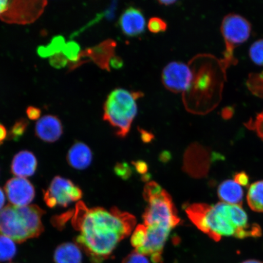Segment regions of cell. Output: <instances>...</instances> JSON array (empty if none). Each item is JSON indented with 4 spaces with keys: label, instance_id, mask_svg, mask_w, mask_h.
Wrapping results in <instances>:
<instances>
[{
    "label": "cell",
    "instance_id": "836d02e7",
    "mask_svg": "<svg viewBox=\"0 0 263 263\" xmlns=\"http://www.w3.org/2000/svg\"><path fill=\"white\" fill-rule=\"evenodd\" d=\"M10 1L0 0V16L7 10Z\"/></svg>",
    "mask_w": 263,
    "mask_h": 263
},
{
    "label": "cell",
    "instance_id": "7c38bea8",
    "mask_svg": "<svg viewBox=\"0 0 263 263\" xmlns=\"http://www.w3.org/2000/svg\"><path fill=\"white\" fill-rule=\"evenodd\" d=\"M5 190L11 204L22 206L28 205L34 199L35 192L34 186L28 179L14 177L8 181Z\"/></svg>",
    "mask_w": 263,
    "mask_h": 263
},
{
    "label": "cell",
    "instance_id": "7a4b0ae2",
    "mask_svg": "<svg viewBox=\"0 0 263 263\" xmlns=\"http://www.w3.org/2000/svg\"><path fill=\"white\" fill-rule=\"evenodd\" d=\"M185 211L194 224L216 241L222 236L244 239L251 226L246 213L239 205L194 203L187 206Z\"/></svg>",
    "mask_w": 263,
    "mask_h": 263
},
{
    "label": "cell",
    "instance_id": "30bf717a",
    "mask_svg": "<svg viewBox=\"0 0 263 263\" xmlns=\"http://www.w3.org/2000/svg\"><path fill=\"white\" fill-rule=\"evenodd\" d=\"M145 226L146 232L143 245L136 252L150 256L153 262L159 263L162 259L164 246L172 230L162 226Z\"/></svg>",
    "mask_w": 263,
    "mask_h": 263
},
{
    "label": "cell",
    "instance_id": "2e32d148",
    "mask_svg": "<svg viewBox=\"0 0 263 263\" xmlns=\"http://www.w3.org/2000/svg\"><path fill=\"white\" fill-rule=\"evenodd\" d=\"M37 167V160L34 154L28 151H22L13 158L11 171L18 177H30L34 175Z\"/></svg>",
    "mask_w": 263,
    "mask_h": 263
},
{
    "label": "cell",
    "instance_id": "8992f818",
    "mask_svg": "<svg viewBox=\"0 0 263 263\" xmlns=\"http://www.w3.org/2000/svg\"><path fill=\"white\" fill-rule=\"evenodd\" d=\"M82 197L81 189L71 180L60 176L55 177L48 189L44 191L46 204L50 208L57 205L67 207Z\"/></svg>",
    "mask_w": 263,
    "mask_h": 263
},
{
    "label": "cell",
    "instance_id": "3957f363",
    "mask_svg": "<svg viewBox=\"0 0 263 263\" xmlns=\"http://www.w3.org/2000/svg\"><path fill=\"white\" fill-rule=\"evenodd\" d=\"M45 212L36 205H8L0 210V235L21 244L37 238L44 231L42 222Z\"/></svg>",
    "mask_w": 263,
    "mask_h": 263
},
{
    "label": "cell",
    "instance_id": "e0dca14e",
    "mask_svg": "<svg viewBox=\"0 0 263 263\" xmlns=\"http://www.w3.org/2000/svg\"><path fill=\"white\" fill-rule=\"evenodd\" d=\"M92 157L89 147L84 143L77 142L69 149L67 159L69 165L73 168L83 170L90 166Z\"/></svg>",
    "mask_w": 263,
    "mask_h": 263
},
{
    "label": "cell",
    "instance_id": "d6a6232c",
    "mask_svg": "<svg viewBox=\"0 0 263 263\" xmlns=\"http://www.w3.org/2000/svg\"><path fill=\"white\" fill-rule=\"evenodd\" d=\"M8 137V133L7 130H6L4 125L0 124V146L2 145L3 141H4Z\"/></svg>",
    "mask_w": 263,
    "mask_h": 263
},
{
    "label": "cell",
    "instance_id": "f1b7e54d",
    "mask_svg": "<svg viewBox=\"0 0 263 263\" xmlns=\"http://www.w3.org/2000/svg\"><path fill=\"white\" fill-rule=\"evenodd\" d=\"M122 263H149L145 256L134 252L124 259Z\"/></svg>",
    "mask_w": 263,
    "mask_h": 263
},
{
    "label": "cell",
    "instance_id": "277c9868",
    "mask_svg": "<svg viewBox=\"0 0 263 263\" xmlns=\"http://www.w3.org/2000/svg\"><path fill=\"white\" fill-rule=\"evenodd\" d=\"M143 96L142 92L115 88L108 95L104 104V120L116 130L118 137H126L137 114V101Z\"/></svg>",
    "mask_w": 263,
    "mask_h": 263
},
{
    "label": "cell",
    "instance_id": "4fadbf2b",
    "mask_svg": "<svg viewBox=\"0 0 263 263\" xmlns=\"http://www.w3.org/2000/svg\"><path fill=\"white\" fill-rule=\"evenodd\" d=\"M118 25L127 37H137L145 31L146 18L141 9L129 6L121 14Z\"/></svg>",
    "mask_w": 263,
    "mask_h": 263
},
{
    "label": "cell",
    "instance_id": "9c48e42d",
    "mask_svg": "<svg viewBox=\"0 0 263 263\" xmlns=\"http://www.w3.org/2000/svg\"><path fill=\"white\" fill-rule=\"evenodd\" d=\"M193 71L188 65L181 62H172L164 68L162 80L164 87L173 93H185L193 80Z\"/></svg>",
    "mask_w": 263,
    "mask_h": 263
},
{
    "label": "cell",
    "instance_id": "ac0fdd59",
    "mask_svg": "<svg viewBox=\"0 0 263 263\" xmlns=\"http://www.w3.org/2000/svg\"><path fill=\"white\" fill-rule=\"evenodd\" d=\"M218 193L220 199L231 205L241 204L244 196L241 186L232 180L223 181L220 184Z\"/></svg>",
    "mask_w": 263,
    "mask_h": 263
},
{
    "label": "cell",
    "instance_id": "7402d4cb",
    "mask_svg": "<svg viewBox=\"0 0 263 263\" xmlns=\"http://www.w3.org/2000/svg\"><path fill=\"white\" fill-rule=\"evenodd\" d=\"M16 252L15 242L7 236L0 235V262L11 260Z\"/></svg>",
    "mask_w": 263,
    "mask_h": 263
},
{
    "label": "cell",
    "instance_id": "4316f807",
    "mask_svg": "<svg viewBox=\"0 0 263 263\" xmlns=\"http://www.w3.org/2000/svg\"><path fill=\"white\" fill-rule=\"evenodd\" d=\"M167 25L164 20L159 17L151 18L147 24V28L154 34L166 31Z\"/></svg>",
    "mask_w": 263,
    "mask_h": 263
},
{
    "label": "cell",
    "instance_id": "44dd1931",
    "mask_svg": "<svg viewBox=\"0 0 263 263\" xmlns=\"http://www.w3.org/2000/svg\"><path fill=\"white\" fill-rule=\"evenodd\" d=\"M66 42L62 35L55 36L47 46H40L37 48V54L43 58H51L52 55L61 53Z\"/></svg>",
    "mask_w": 263,
    "mask_h": 263
},
{
    "label": "cell",
    "instance_id": "ffe728a7",
    "mask_svg": "<svg viewBox=\"0 0 263 263\" xmlns=\"http://www.w3.org/2000/svg\"><path fill=\"white\" fill-rule=\"evenodd\" d=\"M247 200L252 210L263 212V180L258 181L250 186Z\"/></svg>",
    "mask_w": 263,
    "mask_h": 263
},
{
    "label": "cell",
    "instance_id": "4dcf8cb0",
    "mask_svg": "<svg viewBox=\"0 0 263 263\" xmlns=\"http://www.w3.org/2000/svg\"><path fill=\"white\" fill-rule=\"evenodd\" d=\"M41 114L42 111L40 108L36 107L29 106L26 109V115L31 120H38L39 118H40Z\"/></svg>",
    "mask_w": 263,
    "mask_h": 263
},
{
    "label": "cell",
    "instance_id": "603a6c76",
    "mask_svg": "<svg viewBox=\"0 0 263 263\" xmlns=\"http://www.w3.org/2000/svg\"><path fill=\"white\" fill-rule=\"evenodd\" d=\"M81 52L80 46L77 42L70 41L66 43L62 53L70 61V68L71 70H73L74 66L80 62Z\"/></svg>",
    "mask_w": 263,
    "mask_h": 263
},
{
    "label": "cell",
    "instance_id": "d4e9b609",
    "mask_svg": "<svg viewBox=\"0 0 263 263\" xmlns=\"http://www.w3.org/2000/svg\"><path fill=\"white\" fill-rule=\"evenodd\" d=\"M249 55L255 64L263 65V39L255 41L251 45Z\"/></svg>",
    "mask_w": 263,
    "mask_h": 263
},
{
    "label": "cell",
    "instance_id": "5bb4252c",
    "mask_svg": "<svg viewBox=\"0 0 263 263\" xmlns=\"http://www.w3.org/2000/svg\"><path fill=\"white\" fill-rule=\"evenodd\" d=\"M115 47H116V43L112 40H107L93 48L82 51L80 61L76 65L75 68L78 67L79 63L82 59L88 58L101 68L110 71V62L115 57Z\"/></svg>",
    "mask_w": 263,
    "mask_h": 263
},
{
    "label": "cell",
    "instance_id": "1f68e13d",
    "mask_svg": "<svg viewBox=\"0 0 263 263\" xmlns=\"http://www.w3.org/2000/svg\"><path fill=\"white\" fill-rule=\"evenodd\" d=\"M234 180L240 186L248 185L249 179L248 174L245 172L236 173L234 176Z\"/></svg>",
    "mask_w": 263,
    "mask_h": 263
},
{
    "label": "cell",
    "instance_id": "e575fe53",
    "mask_svg": "<svg viewBox=\"0 0 263 263\" xmlns=\"http://www.w3.org/2000/svg\"><path fill=\"white\" fill-rule=\"evenodd\" d=\"M5 203V196L3 190L0 188V210H2Z\"/></svg>",
    "mask_w": 263,
    "mask_h": 263
},
{
    "label": "cell",
    "instance_id": "8fae6325",
    "mask_svg": "<svg viewBox=\"0 0 263 263\" xmlns=\"http://www.w3.org/2000/svg\"><path fill=\"white\" fill-rule=\"evenodd\" d=\"M210 157L209 151L197 143H194L186 151L184 157V170L191 176L201 178L209 172Z\"/></svg>",
    "mask_w": 263,
    "mask_h": 263
},
{
    "label": "cell",
    "instance_id": "d6986e66",
    "mask_svg": "<svg viewBox=\"0 0 263 263\" xmlns=\"http://www.w3.org/2000/svg\"><path fill=\"white\" fill-rule=\"evenodd\" d=\"M82 256L80 248L73 243H64L54 252L55 263H81Z\"/></svg>",
    "mask_w": 263,
    "mask_h": 263
},
{
    "label": "cell",
    "instance_id": "52a82bcc",
    "mask_svg": "<svg viewBox=\"0 0 263 263\" xmlns=\"http://www.w3.org/2000/svg\"><path fill=\"white\" fill-rule=\"evenodd\" d=\"M47 5V1H10L0 18L8 24H31L42 15Z\"/></svg>",
    "mask_w": 263,
    "mask_h": 263
},
{
    "label": "cell",
    "instance_id": "6da1fadb",
    "mask_svg": "<svg viewBox=\"0 0 263 263\" xmlns=\"http://www.w3.org/2000/svg\"><path fill=\"white\" fill-rule=\"evenodd\" d=\"M72 225L80 232L75 242L93 263L107 259L121 240L130 234L136 219L133 215L114 207L88 209L85 203H77Z\"/></svg>",
    "mask_w": 263,
    "mask_h": 263
},
{
    "label": "cell",
    "instance_id": "d590c367",
    "mask_svg": "<svg viewBox=\"0 0 263 263\" xmlns=\"http://www.w3.org/2000/svg\"><path fill=\"white\" fill-rule=\"evenodd\" d=\"M159 3L160 5L164 6H170L175 4L176 1H159Z\"/></svg>",
    "mask_w": 263,
    "mask_h": 263
},
{
    "label": "cell",
    "instance_id": "f546056e",
    "mask_svg": "<svg viewBox=\"0 0 263 263\" xmlns=\"http://www.w3.org/2000/svg\"><path fill=\"white\" fill-rule=\"evenodd\" d=\"M115 170L118 176L123 177V178L124 177L127 178L128 176H129L130 174L129 167L126 164H118L117 166L115 167Z\"/></svg>",
    "mask_w": 263,
    "mask_h": 263
},
{
    "label": "cell",
    "instance_id": "83f0119b",
    "mask_svg": "<svg viewBox=\"0 0 263 263\" xmlns=\"http://www.w3.org/2000/svg\"><path fill=\"white\" fill-rule=\"evenodd\" d=\"M49 63L52 67L55 68L60 69L65 67L68 64V60L65 55L61 52L52 55L49 59Z\"/></svg>",
    "mask_w": 263,
    "mask_h": 263
},
{
    "label": "cell",
    "instance_id": "9a60e30c",
    "mask_svg": "<svg viewBox=\"0 0 263 263\" xmlns=\"http://www.w3.org/2000/svg\"><path fill=\"white\" fill-rule=\"evenodd\" d=\"M35 133L36 136L41 140L54 143L60 139L63 133V126L57 116L45 115L36 123Z\"/></svg>",
    "mask_w": 263,
    "mask_h": 263
},
{
    "label": "cell",
    "instance_id": "484cf974",
    "mask_svg": "<svg viewBox=\"0 0 263 263\" xmlns=\"http://www.w3.org/2000/svg\"><path fill=\"white\" fill-rule=\"evenodd\" d=\"M146 232V228L144 224L139 225L135 230L133 235H132V245L136 249V251L143 245L144 239H145Z\"/></svg>",
    "mask_w": 263,
    "mask_h": 263
},
{
    "label": "cell",
    "instance_id": "cb8c5ba5",
    "mask_svg": "<svg viewBox=\"0 0 263 263\" xmlns=\"http://www.w3.org/2000/svg\"><path fill=\"white\" fill-rule=\"evenodd\" d=\"M28 124V121L24 118H21L16 121L9 132L8 139L14 141L19 140L22 137L24 136Z\"/></svg>",
    "mask_w": 263,
    "mask_h": 263
},
{
    "label": "cell",
    "instance_id": "5b68a950",
    "mask_svg": "<svg viewBox=\"0 0 263 263\" xmlns=\"http://www.w3.org/2000/svg\"><path fill=\"white\" fill-rule=\"evenodd\" d=\"M143 196L147 203L143 218L144 225L162 226L173 229L180 222L172 197L155 182L147 183Z\"/></svg>",
    "mask_w": 263,
    "mask_h": 263
},
{
    "label": "cell",
    "instance_id": "8d00e7d4",
    "mask_svg": "<svg viewBox=\"0 0 263 263\" xmlns=\"http://www.w3.org/2000/svg\"><path fill=\"white\" fill-rule=\"evenodd\" d=\"M242 263H263L261 261L256 260V259H248V260H246Z\"/></svg>",
    "mask_w": 263,
    "mask_h": 263
},
{
    "label": "cell",
    "instance_id": "ba28073f",
    "mask_svg": "<svg viewBox=\"0 0 263 263\" xmlns=\"http://www.w3.org/2000/svg\"><path fill=\"white\" fill-rule=\"evenodd\" d=\"M221 32L227 44V57H230L233 46L241 44L249 37L251 25L241 15L230 14L223 18Z\"/></svg>",
    "mask_w": 263,
    "mask_h": 263
}]
</instances>
